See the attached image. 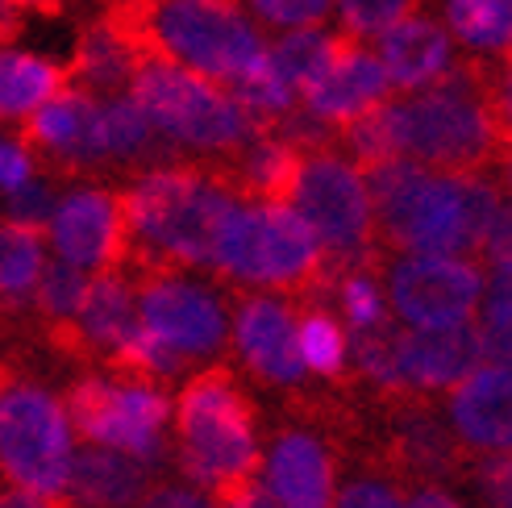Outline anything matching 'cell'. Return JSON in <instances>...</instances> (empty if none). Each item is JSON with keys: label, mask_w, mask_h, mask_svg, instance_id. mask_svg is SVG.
<instances>
[{"label": "cell", "mask_w": 512, "mask_h": 508, "mask_svg": "<svg viewBox=\"0 0 512 508\" xmlns=\"http://www.w3.org/2000/svg\"><path fill=\"white\" fill-rule=\"evenodd\" d=\"M383 250L408 254H475L500 213V192L483 175H442L413 159L363 171Z\"/></svg>", "instance_id": "6da1fadb"}, {"label": "cell", "mask_w": 512, "mask_h": 508, "mask_svg": "<svg viewBox=\"0 0 512 508\" xmlns=\"http://www.w3.org/2000/svg\"><path fill=\"white\" fill-rule=\"evenodd\" d=\"M125 221H130V271H179L209 267L225 221L242 200L225 184L213 163H167L150 167L121 192Z\"/></svg>", "instance_id": "7a4b0ae2"}, {"label": "cell", "mask_w": 512, "mask_h": 508, "mask_svg": "<svg viewBox=\"0 0 512 508\" xmlns=\"http://www.w3.org/2000/svg\"><path fill=\"white\" fill-rule=\"evenodd\" d=\"M100 21L142 63L196 71L225 92L267 55L263 34L234 0H117Z\"/></svg>", "instance_id": "3957f363"}, {"label": "cell", "mask_w": 512, "mask_h": 508, "mask_svg": "<svg viewBox=\"0 0 512 508\" xmlns=\"http://www.w3.org/2000/svg\"><path fill=\"white\" fill-rule=\"evenodd\" d=\"M488 59L450 63L429 88L388 100L400 159L442 175H483L500 159V138L488 113Z\"/></svg>", "instance_id": "277c9868"}, {"label": "cell", "mask_w": 512, "mask_h": 508, "mask_svg": "<svg viewBox=\"0 0 512 508\" xmlns=\"http://www.w3.org/2000/svg\"><path fill=\"white\" fill-rule=\"evenodd\" d=\"M175 467L196 488L221 492L238 479L259 475V404L229 363L192 371L171 404Z\"/></svg>", "instance_id": "5b68a950"}, {"label": "cell", "mask_w": 512, "mask_h": 508, "mask_svg": "<svg viewBox=\"0 0 512 508\" xmlns=\"http://www.w3.org/2000/svg\"><path fill=\"white\" fill-rule=\"evenodd\" d=\"M213 271L234 288L284 292L296 309H329L325 250L288 205H238L221 230Z\"/></svg>", "instance_id": "8992f818"}, {"label": "cell", "mask_w": 512, "mask_h": 508, "mask_svg": "<svg viewBox=\"0 0 512 508\" xmlns=\"http://www.w3.org/2000/svg\"><path fill=\"white\" fill-rule=\"evenodd\" d=\"M71 471V421L13 359H0V475L13 488L63 496Z\"/></svg>", "instance_id": "52a82bcc"}, {"label": "cell", "mask_w": 512, "mask_h": 508, "mask_svg": "<svg viewBox=\"0 0 512 508\" xmlns=\"http://www.w3.org/2000/svg\"><path fill=\"white\" fill-rule=\"evenodd\" d=\"M130 100L159 134L200 155H234L254 138L242 105L221 84L171 63H142L134 71Z\"/></svg>", "instance_id": "ba28073f"}, {"label": "cell", "mask_w": 512, "mask_h": 508, "mask_svg": "<svg viewBox=\"0 0 512 508\" xmlns=\"http://www.w3.org/2000/svg\"><path fill=\"white\" fill-rule=\"evenodd\" d=\"M63 413L88 446L121 450L138 463H163L171 396L163 388L134 384L109 371L75 375L63 392Z\"/></svg>", "instance_id": "9c48e42d"}, {"label": "cell", "mask_w": 512, "mask_h": 508, "mask_svg": "<svg viewBox=\"0 0 512 508\" xmlns=\"http://www.w3.org/2000/svg\"><path fill=\"white\" fill-rule=\"evenodd\" d=\"M388 300L408 329L467 325L483 296L479 263L454 254H400L388 263Z\"/></svg>", "instance_id": "30bf717a"}, {"label": "cell", "mask_w": 512, "mask_h": 508, "mask_svg": "<svg viewBox=\"0 0 512 508\" xmlns=\"http://www.w3.org/2000/svg\"><path fill=\"white\" fill-rule=\"evenodd\" d=\"M142 329L179 350L184 359H209L225 342V304L213 288L179 271H130Z\"/></svg>", "instance_id": "8fae6325"}, {"label": "cell", "mask_w": 512, "mask_h": 508, "mask_svg": "<svg viewBox=\"0 0 512 508\" xmlns=\"http://www.w3.org/2000/svg\"><path fill=\"white\" fill-rule=\"evenodd\" d=\"M138 329V296L125 271H100L71 321L46 325L34 342L50 354H59L71 367H105L109 354Z\"/></svg>", "instance_id": "7c38bea8"}, {"label": "cell", "mask_w": 512, "mask_h": 508, "mask_svg": "<svg viewBox=\"0 0 512 508\" xmlns=\"http://www.w3.org/2000/svg\"><path fill=\"white\" fill-rule=\"evenodd\" d=\"M50 242L59 259L88 271H121L130 259V221H125L121 192L80 188L50 213Z\"/></svg>", "instance_id": "4fadbf2b"}, {"label": "cell", "mask_w": 512, "mask_h": 508, "mask_svg": "<svg viewBox=\"0 0 512 508\" xmlns=\"http://www.w3.org/2000/svg\"><path fill=\"white\" fill-rule=\"evenodd\" d=\"M234 354L263 388L296 392L304 363L296 346V304L288 296H242L234 309Z\"/></svg>", "instance_id": "5bb4252c"}, {"label": "cell", "mask_w": 512, "mask_h": 508, "mask_svg": "<svg viewBox=\"0 0 512 508\" xmlns=\"http://www.w3.org/2000/svg\"><path fill=\"white\" fill-rule=\"evenodd\" d=\"M342 450L321 429L304 421H284L267 454V492L284 508H334Z\"/></svg>", "instance_id": "9a60e30c"}, {"label": "cell", "mask_w": 512, "mask_h": 508, "mask_svg": "<svg viewBox=\"0 0 512 508\" xmlns=\"http://www.w3.org/2000/svg\"><path fill=\"white\" fill-rule=\"evenodd\" d=\"M96 113H100V100L75 88L50 96L42 109H34L21 121V150L30 159L46 163L55 175L92 171L105 163L100 138H96Z\"/></svg>", "instance_id": "2e32d148"}, {"label": "cell", "mask_w": 512, "mask_h": 508, "mask_svg": "<svg viewBox=\"0 0 512 508\" xmlns=\"http://www.w3.org/2000/svg\"><path fill=\"white\" fill-rule=\"evenodd\" d=\"M392 84H388V71H383L379 55L363 50V42L342 34L338 55L329 59V67L321 71V80L313 88H304V105H309L313 117H321L325 125H350L354 117H363L371 109H379L388 100Z\"/></svg>", "instance_id": "e0dca14e"}, {"label": "cell", "mask_w": 512, "mask_h": 508, "mask_svg": "<svg viewBox=\"0 0 512 508\" xmlns=\"http://www.w3.org/2000/svg\"><path fill=\"white\" fill-rule=\"evenodd\" d=\"M479 367V338L475 325H450V329H400L396 342V375L404 392L413 396H438L458 388Z\"/></svg>", "instance_id": "ac0fdd59"}, {"label": "cell", "mask_w": 512, "mask_h": 508, "mask_svg": "<svg viewBox=\"0 0 512 508\" xmlns=\"http://www.w3.org/2000/svg\"><path fill=\"white\" fill-rule=\"evenodd\" d=\"M450 429L479 454L512 450V367H475L446 400Z\"/></svg>", "instance_id": "d6986e66"}, {"label": "cell", "mask_w": 512, "mask_h": 508, "mask_svg": "<svg viewBox=\"0 0 512 508\" xmlns=\"http://www.w3.org/2000/svg\"><path fill=\"white\" fill-rule=\"evenodd\" d=\"M150 484H155V479H150L146 463L130 459V454H121V450L84 446L71 454L63 500L71 508H134Z\"/></svg>", "instance_id": "ffe728a7"}, {"label": "cell", "mask_w": 512, "mask_h": 508, "mask_svg": "<svg viewBox=\"0 0 512 508\" xmlns=\"http://www.w3.org/2000/svg\"><path fill=\"white\" fill-rule=\"evenodd\" d=\"M379 63L388 71V84L400 92H421L454 63L450 34L429 17H404L379 38Z\"/></svg>", "instance_id": "44dd1931"}, {"label": "cell", "mask_w": 512, "mask_h": 508, "mask_svg": "<svg viewBox=\"0 0 512 508\" xmlns=\"http://www.w3.org/2000/svg\"><path fill=\"white\" fill-rule=\"evenodd\" d=\"M63 71H67V88L84 92L92 100H117L125 88L134 84L138 59L125 50V42L109 30L105 21H92L80 30V38H75L71 63Z\"/></svg>", "instance_id": "7402d4cb"}, {"label": "cell", "mask_w": 512, "mask_h": 508, "mask_svg": "<svg viewBox=\"0 0 512 508\" xmlns=\"http://www.w3.org/2000/svg\"><path fill=\"white\" fill-rule=\"evenodd\" d=\"M67 92V71L25 50H0V125L25 121L50 96Z\"/></svg>", "instance_id": "603a6c76"}, {"label": "cell", "mask_w": 512, "mask_h": 508, "mask_svg": "<svg viewBox=\"0 0 512 508\" xmlns=\"http://www.w3.org/2000/svg\"><path fill=\"white\" fill-rule=\"evenodd\" d=\"M446 25L471 55H504L512 46V0H446Z\"/></svg>", "instance_id": "cb8c5ba5"}, {"label": "cell", "mask_w": 512, "mask_h": 508, "mask_svg": "<svg viewBox=\"0 0 512 508\" xmlns=\"http://www.w3.org/2000/svg\"><path fill=\"white\" fill-rule=\"evenodd\" d=\"M342 46V34H321V30H288L284 38H279L267 59L271 67L279 71V80H284L296 96L304 88H313L321 80V71L329 67V59L338 55Z\"/></svg>", "instance_id": "d4e9b609"}, {"label": "cell", "mask_w": 512, "mask_h": 508, "mask_svg": "<svg viewBox=\"0 0 512 508\" xmlns=\"http://www.w3.org/2000/svg\"><path fill=\"white\" fill-rule=\"evenodd\" d=\"M296 346L304 371L321 375L325 384H342L346 379V359H350V338L342 321L329 309H304L296 321Z\"/></svg>", "instance_id": "484cf974"}, {"label": "cell", "mask_w": 512, "mask_h": 508, "mask_svg": "<svg viewBox=\"0 0 512 508\" xmlns=\"http://www.w3.org/2000/svg\"><path fill=\"white\" fill-rule=\"evenodd\" d=\"M96 138H100V155L105 163H134L155 155V125L142 117V109L130 96L105 100L96 113Z\"/></svg>", "instance_id": "4316f807"}, {"label": "cell", "mask_w": 512, "mask_h": 508, "mask_svg": "<svg viewBox=\"0 0 512 508\" xmlns=\"http://www.w3.org/2000/svg\"><path fill=\"white\" fill-rule=\"evenodd\" d=\"M475 338H479V363L512 367V275H492L483 284L479 309H475Z\"/></svg>", "instance_id": "83f0119b"}, {"label": "cell", "mask_w": 512, "mask_h": 508, "mask_svg": "<svg viewBox=\"0 0 512 508\" xmlns=\"http://www.w3.org/2000/svg\"><path fill=\"white\" fill-rule=\"evenodd\" d=\"M88 292V279L80 267L71 263H46L42 275H38V288H34V300H30V313H34V334L46 325H59V321H71L80 313V300Z\"/></svg>", "instance_id": "f1b7e54d"}, {"label": "cell", "mask_w": 512, "mask_h": 508, "mask_svg": "<svg viewBox=\"0 0 512 508\" xmlns=\"http://www.w3.org/2000/svg\"><path fill=\"white\" fill-rule=\"evenodd\" d=\"M421 0H338V17H342V34L350 38H383L400 25L404 17H417Z\"/></svg>", "instance_id": "f546056e"}, {"label": "cell", "mask_w": 512, "mask_h": 508, "mask_svg": "<svg viewBox=\"0 0 512 508\" xmlns=\"http://www.w3.org/2000/svg\"><path fill=\"white\" fill-rule=\"evenodd\" d=\"M334 304L346 313L350 329H371L388 317L383 309V288H379V271H350L334 284Z\"/></svg>", "instance_id": "4dcf8cb0"}, {"label": "cell", "mask_w": 512, "mask_h": 508, "mask_svg": "<svg viewBox=\"0 0 512 508\" xmlns=\"http://www.w3.org/2000/svg\"><path fill=\"white\" fill-rule=\"evenodd\" d=\"M467 484L483 496L488 508H512V450L475 454L467 467Z\"/></svg>", "instance_id": "1f68e13d"}, {"label": "cell", "mask_w": 512, "mask_h": 508, "mask_svg": "<svg viewBox=\"0 0 512 508\" xmlns=\"http://www.w3.org/2000/svg\"><path fill=\"white\" fill-rule=\"evenodd\" d=\"M334 508H404V488L396 484L392 475H383L375 467H363L342 488Z\"/></svg>", "instance_id": "d6a6232c"}, {"label": "cell", "mask_w": 512, "mask_h": 508, "mask_svg": "<svg viewBox=\"0 0 512 508\" xmlns=\"http://www.w3.org/2000/svg\"><path fill=\"white\" fill-rule=\"evenodd\" d=\"M246 5L267 25H279V30H317L329 17L334 0H246Z\"/></svg>", "instance_id": "836d02e7"}, {"label": "cell", "mask_w": 512, "mask_h": 508, "mask_svg": "<svg viewBox=\"0 0 512 508\" xmlns=\"http://www.w3.org/2000/svg\"><path fill=\"white\" fill-rule=\"evenodd\" d=\"M479 254H483V263L492 267V275H512V205H500Z\"/></svg>", "instance_id": "e575fe53"}, {"label": "cell", "mask_w": 512, "mask_h": 508, "mask_svg": "<svg viewBox=\"0 0 512 508\" xmlns=\"http://www.w3.org/2000/svg\"><path fill=\"white\" fill-rule=\"evenodd\" d=\"M55 213V196H50L46 184H25L17 192H9V221H21V225H46V217Z\"/></svg>", "instance_id": "d590c367"}, {"label": "cell", "mask_w": 512, "mask_h": 508, "mask_svg": "<svg viewBox=\"0 0 512 508\" xmlns=\"http://www.w3.org/2000/svg\"><path fill=\"white\" fill-rule=\"evenodd\" d=\"M213 508H284L271 492H267V484L259 475H250V479H238V484H229V488H221V492H213V500H209Z\"/></svg>", "instance_id": "8d00e7d4"}, {"label": "cell", "mask_w": 512, "mask_h": 508, "mask_svg": "<svg viewBox=\"0 0 512 508\" xmlns=\"http://www.w3.org/2000/svg\"><path fill=\"white\" fill-rule=\"evenodd\" d=\"M134 508H213V504L184 484H150Z\"/></svg>", "instance_id": "74e56055"}, {"label": "cell", "mask_w": 512, "mask_h": 508, "mask_svg": "<svg viewBox=\"0 0 512 508\" xmlns=\"http://www.w3.org/2000/svg\"><path fill=\"white\" fill-rule=\"evenodd\" d=\"M30 175H34V159L25 155L21 146L0 142V188H5V192H17V188L30 184Z\"/></svg>", "instance_id": "f35d334b"}, {"label": "cell", "mask_w": 512, "mask_h": 508, "mask_svg": "<svg viewBox=\"0 0 512 508\" xmlns=\"http://www.w3.org/2000/svg\"><path fill=\"white\" fill-rule=\"evenodd\" d=\"M0 508H71L63 496H42L25 488H5L0 492Z\"/></svg>", "instance_id": "ab89813d"}, {"label": "cell", "mask_w": 512, "mask_h": 508, "mask_svg": "<svg viewBox=\"0 0 512 508\" xmlns=\"http://www.w3.org/2000/svg\"><path fill=\"white\" fill-rule=\"evenodd\" d=\"M404 508H463L450 492L442 488H433V484H421V488H408V500Z\"/></svg>", "instance_id": "60d3db41"}, {"label": "cell", "mask_w": 512, "mask_h": 508, "mask_svg": "<svg viewBox=\"0 0 512 508\" xmlns=\"http://www.w3.org/2000/svg\"><path fill=\"white\" fill-rule=\"evenodd\" d=\"M17 34H21V13H17L13 5H5V0H0V50H5Z\"/></svg>", "instance_id": "b9f144b4"}, {"label": "cell", "mask_w": 512, "mask_h": 508, "mask_svg": "<svg viewBox=\"0 0 512 508\" xmlns=\"http://www.w3.org/2000/svg\"><path fill=\"white\" fill-rule=\"evenodd\" d=\"M13 9H34V13H46V17H59L63 13V0H5Z\"/></svg>", "instance_id": "7bdbcfd3"}, {"label": "cell", "mask_w": 512, "mask_h": 508, "mask_svg": "<svg viewBox=\"0 0 512 508\" xmlns=\"http://www.w3.org/2000/svg\"><path fill=\"white\" fill-rule=\"evenodd\" d=\"M496 167H500V180H504V188L512 192V150H500V159H496Z\"/></svg>", "instance_id": "ee69618b"}, {"label": "cell", "mask_w": 512, "mask_h": 508, "mask_svg": "<svg viewBox=\"0 0 512 508\" xmlns=\"http://www.w3.org/2000/svg\"><path fill=\"white\" fill-rule=\"evenodd\" d=\"M100 5H105V9H109V5H117V0H100Z\"/></svg>", "instance_id": "f6af8a7d"}, {"label": "cell", "mask_w": 512, "mask_h": 508, "mask_svg": "<svg viewBox=\"0 0 512 508\" xmlns=\"http://www.w3.org/2000/svg\"><path fill=\"white\" fill-rule=\"evenodd\" d=\"M234 5H238V0H234Z\"/></svg>", "instance_id": "bcb514c9"}]
</instances>
